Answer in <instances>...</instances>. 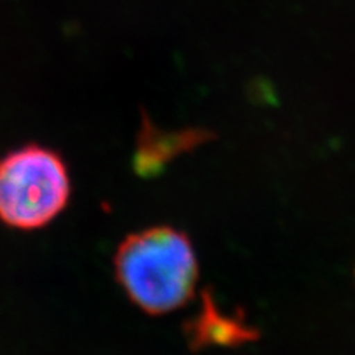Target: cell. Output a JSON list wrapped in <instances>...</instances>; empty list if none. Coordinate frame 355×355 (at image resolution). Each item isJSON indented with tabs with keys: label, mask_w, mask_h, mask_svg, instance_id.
I'll return each instance as SVG.
<instances>
[{
	"label": "cell",
	"mask_w": 355,
	"mask_h": 355,
	"mask_svg": "<svg viewBox=\"0 0 355 355\" xmlns=\"http://www.w3.org/2000/svg\"><path fill=\"white\" fill-rule=\"evenodd\" d=\"M69 173L51 150L28 145L0 159V220L15 229L44 227L68 206Z\"/></svg>",
	"instance_id": "obj_2"
},
{
	"label": "cell",
	"mask_w": 355,
	"mask_h": 355,
	"mask_svg": "<svg viewBox=\"0 0 355 355\" xmlns=\"http://www.w3.org/2000/svg\"><path fill=\"white\" fill-rule=\"evenodd\" d=\"M114 266L128 300L152 316L181 308L193 298L198 285L193 243L170 225H153L123 239Z\"/></svg>",
	"instance_id": "obj_1"
},
{
	"label": "cell",
	"mask_w": 355,
	"mask_h": 355,
	"mask_svg": "<svg viewBox=\"0 0 355 355\" xmlns=\"http://www.w3.org/2000/svg\"><path fill=\"white\" fill-rule=\"evenodd\" d=\"M144 133L137 150L135 166L137 170L148 175L150 171H157L163 166L173 155L188 150L196 145L201 133L196 132H175V133H157L150 128V123H144Z\"/></svg>",
	"instance_id": "obj_3"
},
{
	"label": "cell",
	"mask_w": 355,
	"mask_h": 355,
	"mask_svg": "<svg viewBox=\"0 0 355 355\" xmlns=\"http://www.w3.org/2000/svg\"><path fill=\"white\" fill-rule=\"evenodd\" d=\"M189 332L193 336L191 340L196 344V347L207 344H239V340L250 339L248 327L237 322V319L222 316L212 301H206L202 313L193 322Z\"/></svg>",
	"instance_id": "obj_4"
}]
</instances>
